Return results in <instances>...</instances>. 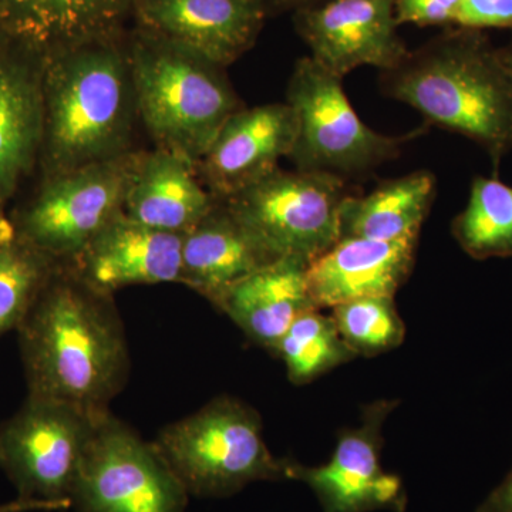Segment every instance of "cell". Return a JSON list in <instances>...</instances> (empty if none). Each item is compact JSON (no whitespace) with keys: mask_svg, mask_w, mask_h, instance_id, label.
Wrapping results in <instances>:
<instances>
[{"mask_svg":"<svg viewBox=\"0 0 512 512\" xmlns=\"http://www.w3.org/2000/svg\"><path fill=\"white\" fill-rule=\"evenodd\" d=\"M319 0H264L266 10L271 12H284V10H298Z\"/></svg>","mask_w":512,"mask_h":512,"instance_id":"obj_31","label":"cell"},{"mask_svg":"<svg viewBox=\"0 0 512 512\" xmlns=\"http://www.w3.org/2000/svg\"><path fill=\"white\" fill-rule=\"evenodd\" d=\"M217 204L195 165L158 148L138 154L124 200L123 214L160 231L184 235Z\"/></svg>","mask_w":512,"mask_h":512,"instance_id":"obj_18","label":"cell"},{"mask_svg":"<svg viewBox=\"0 0 512 512\" xmlns=\"http://www.w3.org/2000/svg\"><path fill=\"white\" fill-rule=\"evenodd\" d=\"M272 353L285 363L288 379L296 386L311 383L357 357L340 336L332 315H323L320 309L299 316Z\"/></svg>","mask_w":512,"mask_h":512,"instance_id":"obj_24","label":"cell"},{"mask_svg":"<svg viewBox=\"0 0 512 512\" xmlns=\"http://www.w3.org/2000/svg\"><path fill=\"white\" fill-rule=\"evenodd\" d=\"M476 512H512V468L503 483L478 505Z\"/></svg>","mask_w":512,"mask_h":512,"instance_id":"obj_29","label":"cell"},{"mask_svg":"<svg viewBox=\"0 0 512 512\" xmlns=\"http://www.w3.org/2000/svg\"><path fill=\"white\" fill-rule=\"evenodd\" d=\"M16 239H18V232H16L15 224L8 220L0 210V245L12 244Z\"/></svg>","mask_w":512,"mask_h":512,"instance_id":"obj_32","label":"cell"},{"mask_svg":"<svg viewBox=\"0 0 512 512\" xmlns=\"http://www.w3.org/2000/svg\"><path fill=\"white\" fill-rule=\"evenodd\" d=\"M127 45L138 116L158 148L197 165L241 109L225 67L143 29Z\"/></svg>","mask_w":512,"mask_h":512,"instance_id":"obj_4","label":"cell"},{"mask_svg":"<svg viewBox=\"0 0 512 512\" xmlns=\"http://www.w3.org/2000/svg\"><path fill=\"white\" fill-rule=\"evenodd\" d=\"M340 336L356 356L375 357L399 348L406 326L392 296H370L333 306Z\"/></svg>","mask_w":512,"mask_h":512,"instance_id":"obj_26","label":"cell"},{"mask_svg":"<svg viewBox=\"0 0 512 512\" xmlns=\"http://www.w3.org/2000/svg\"><path fill=\"white\" fill-rule=\"evenodd\" d=\"M498 55H500L501 62L507 67L508 72L512 74V45L498 49Z\"/></svg>","mask_w":512,"mask_h":512,"instance_id":"obj_34","label":"cell"},{"mask_svg":"<svg viewBox=\"0 0 512 512\" xmlns=\"http://www.w3.org/2000/svg\"><path fill=\"white\" fill-rule=\"evenodd\" d=\"M28 396L110 413L126 386L130 352L113 295L59 265L19 328Z\"/></svg>","mask_w":512,"mask_h":512,"instance_id":"obj_1","label":"cell"},{"mask_svg":"<svg viewBox=\"0 0 512 512\" xmlns=\"http://www.w3.org/2000/svg\"><path fill=\"white\" fill-rule=\"evenodd\" d=\"M42 86L47 178L130 153L137 104L123 35L45 53Z\"/></svg>","mask_w":512,"mask_h":512,"instance_id":"obj_2","label":"cell"},{"mask_svg":"<svg viewBox=\"0 0 512 512\" xmlns=\"http://www.w3.org/2000/svg\"><path fill=\"white\" fill-rule=\"evenodd\" d=\"M434 195L436 178L429 171L384 181L362 197L348 195L340 208V239L417 242Z\"/></svg>","mask_w":512,"mask_h":512,"instance_id":"obj_22","label":"cell"},{"mask_svg":"<svg viewBox=\"0 0 512 512\" xmlns=\"http://www.w3.org/2000/svg\"><path fill=\"white\" fill-rule=\"evenodd\" d=\"M456 25L473 30L512 28V0H461Z\"/></svg>","mask_w":512,"mask_h":512,"instance_id":"obj_27","label":"cell"},{"mask_svg":"<svg viewBox=\"0 0 512 512\" xmlns=\"http://www.w3.org/2000/svg\"><path fill=\"white\" fill-rule=\"evenodd\" d=\"M103 416L28 396L18 412L0 424V470L15 485L18 498L72 508L84 453Z\"/></svg>","mask_w":512,"mask_h":512,"instance_id":"obj_8","label":"cell"},{"mask_svg":"<svg viewBox=\"0 0 512 512\" xmlns=\"http://www.w3.org/2000/svg\"><path fill=\"white\" fill-rule=\"evenodd\" d=\"M397 404V400L369 404L360 426L340 431L328 463L308 467L289 458L288 480L309 485L323 512L406 511L402 478L384 471L380 463L383 424Z\"/></svg>","mask_w":512,"mask_h":512,"instance_id":"obj_11","label":"cell"},{"mask_svg":"<svg viewBox=\"0 0 512 512\" xmlns=\"http://www.w3.org/2000/svg\"><path fill=\"white\" fill-rule=\"evenodd\" d=\"M136 0H0L10 35L45 55L123 35Z\"/></svg>","mask_w":512,"mask_h":512,"instance_id":"obj_20","label":"cell"},{"mask_svg":"<svg viewBox=\"0 0 512 512\" xmlns=\"http://www.w3.org/2000/svg\"><path fill=\"white\" fill-rule=\"evenodd\" d=\"M59 264L18 237L0 245V336L16 330Z\"/></svg>","mask_w":512,"mask_h":512,"instance_id":"obj_25","label":"cell"},{"mask_svg":"<svg viewBox=\"0 0 512 512\" xmlns=\"http://www.w3.org/2000/svg\"><path fill=\"white\" fill-rule=\"evenodd\" d=\"M348 195L339 175L276 168L221 202L269 259L309 265L339 241Z\"/></svg>","mask_w":512,"mask_h":512,"instance_id":"obj_6","label":"cell"},{"mask_svg":"<svg viewBox=\"0 0 512 512\" xmlns=\"http://www.w3.org/2000/svg\"><path fill=\"white\" fill-rule=\"evenodd\" d=\"M12 37L9 32L8 23H6L5 13H3L2 6H0V47L5 45Z\"/></svg>","mask_w":512,"mask_h":512,"instance_id":"obj_33","label":"cell"},{"mask_svg":"<svg viewBox=\"0 0 512 512\" xmlns=\"http://www.w3.org/2000/svg\"><path fill=\"white\" fill-rule=\"evenodd\" d=\"M138 154L47 178L16 220L18 237L59 265H70L123 212Z\"/></svg>","mask_w":512,"mask_h":512,"instance_id":"obj_10","label":"cell"},{"mask_svg":"<svg viewBox=\"0 0 512 512\" xmlns=\"http://www.w3.org/2000/svg\"><path fill=\"white\" fill-rule=\"evenodd\" d=\"M266 15L264 0H136L133 9L138 29L221 67L255 45Z\"/></svg>","mask_w":512,"mask_h":512,"instance_id":"obj_14","label":"cell"},{"mask_svg":"<svg viewBox=\"0 0 512 512\" xmlns=\"http://www.w3.org/2000/svg\"><path fill=\"white\" fill-rule=\"evenodd\" d=\"M296 131L288 103L239 109L225 121L195 170L212 197L225 200L279 168V160L291 156Z\"/></svg>","mask_w":512,"mask_h":512,"instance_id":"obj_13","label":"cell"},{"mask_svg":"<svg viewBox=\"0 0 512 512\" xmlns=\"http://www.w3.org/2000/svg\"><path fill=\"white\" fill-rule=\"evenodd\" d=\"M188 497L154 443L111 412L101 417L74 484L77 512H184Z\"/></svg>","mask_w":512,"mask_h":512,"instance_id":"obj_9","label":"cell"},{"mask_svg":"<svg viewBox=\"0 0 512 512\" xmlns=\"http://www.w3.org/2000/svg\"><path fill=\"white\" fill-rule=\"evenodd\" d=\"M69 510L64 504L47 503L39 500H22L16 498L8 504H0V512H30V511H62Z\"/></svg>","mask_w":512,"mask_h":512,"instance_id":"obj_30","label":"cell"},{"mask_svg":"<svg viewBox=\"0 0 512 512\" xmlns=\"http://www.w3.org/2000/svg\"><path fill=\"white\" fill-rule=\"evenodd\" d=\"M306 268L299 259H278L231 286L214 306L255 345L272 353L299 316L318 309L309 293Z\"/></svg>","mask_w":512,"mask_h":512,"instance_id":"obj_19","label":"cell"},{"mask_svg":"<svg viewBox=\"0 0 512 512\" xmlns=\"http://www.w3.org/2000/svg\"><path fill=\"white\" fill-rule=\"evenodd\" d=\"M417 242L342 238L306 268L316 308H330L370 296H392L407 281Z\"/></svg>","mask_w":512,"mask_h":512,"instance_id":"obj_17","label":"cell"},{"mask_svg":"<svg viewBox=\"0 0 512 512\" xmlns=\"http://www.w3.org/2000/svg\"><path fill=\"white\" fill-rule=\"evenodd\" d=\"M380 86L427 123L484 148L495 171L512 150V74L481 30H450L410 50L380 74Z\"/></svg>","mask_w":512,"mask_h":512,"instance_id":"obj_3","label":"cell"},{"mask_svg":"<svg viewBox=\"0 0 512 512\" xmlns=\"http://www.w3.org/2000/svg\"><path fill=\"white\" fill-rule=\"evenodd\" d=\"M221 201L183 237L181 282L214 305L231 286L271 264Z\"/></svg>","mask_w":512,"mask_h":512,"instance_id":"obj_21","label":"cell"},{"mask_svg":"<svg viewBox=\"0 0 512 512\" xmlns=\"http://www.w3.org/2000/svg\"><path fill=\"white\" fill-rule=\"evenodd\" d=\"M461 0H394V12L399 25H456Z\"/></svg>","mask_w":512,"mask_h":512,"instance_id":"obj_28","label":"cell"},{"mask_svg":"<svg viewBox=\"0 0 512 512\" xmlns=\"http://www.w3.org/2000/svg\"><path fill=\"white\" fill-rule=\"evenodd\" d=\"M183 237L147 227L121 212L66 266L110 295L131 285L180 284Z\"/></svg>","mask_w":512,"mask_h":512,"instance_id":"obj_15","label":"cell"},{"mask_svg":"<svg viewBox=\"0 0 512 512\" xmlns=\"http://www.w3.org/2000/svg\"><path fill=\"white\" fill-rule=\"evenodd\" d=\"M457 244L471 258L512 256V187L497 177H476L466 208L451 224Z\"/></svg>","mask_w":512,"mask_h":512,"instance_id":"obj_23","label":"cell"},{"mask_svg":"<svg viewBox=\"0 0 512 512\" xmlns=\"http://www.w3.org/2000/svg\"><path fill=\"white\" fill-rule=\"evenodd\" d=\"M190 495L224 498L255 481L288 480L289 458H276L259 413L231 396L167 424L153 441Z\"/></svg>","mask_w":512,"mask_h":512,"instance_id":"obj_5","label":"cell"},{"mask_svg":"<svg viewBox=\"0 0 512 512\" xmlns=\"http://www.w3.org/2000/svg\"><path fill=\"white\" fill-rule=\"evenodd\" d=\"M293 22L312 59L339 79L362 66L394 69L410 52L394 0H319L295 10Z\"/></svg>","mask_w":512,"mask_h":512,"instance_id":"obj_12","label":"cell"},{"mask_svg":"<svg viewBox=\"0 0 512 512\" xmlns=\"http://www.w3.org/2000/svg\"><path fill=\"white\" fill-rule=\"evenodd\" d=\"M42 56L15 37L0 47V208L40 156Z\"/></svg>","mask_w":512,"mask_h":512,"instance_id":"obj_16","label":"cell"},{"mask_svg":"<svg viewBox=\"0 0 512 512\" xmlns=\"http://www.w3.org/2000/svg\"><path fill=\"white\" fill-rule=\"evenodd\" d=\"M342 80L311 56L295 64L286 103L298 124L289 156L296 170L342 178L363 174L399 156L404 144L423 133L421 128L403 136L377 133L357 116Z\"/></svg>","mask_w":512,"mask_h":512,"instance_id":"obj_7","label":"cell"}]
</instances>
